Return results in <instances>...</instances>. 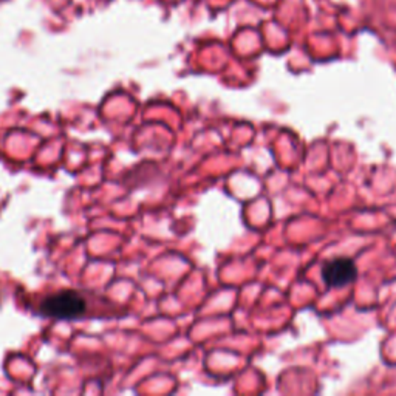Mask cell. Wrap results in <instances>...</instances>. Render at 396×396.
Returning a JSON list of instances; mask_svg holds the SVG:
<instances>
[{
    "label": "cell",
    "mask_w": 396,
    "mask_h": 396,
    "mask_svg": "<svg viewBox=\"0 0 396 396\" xmlns=\"http://www.w3.org/2000/svg\"><path fill=\"white\" fill-rule=\"evenodd\" d=\"M322 279L330 288L345 286L356 279V265L350 259H334L322 269Z\"/></svg>",
    "instance_id": "cell-2"
},
{
    "label": "cell",
    "mask_w": 396,
    "mask_h": 396,
    "mask_svg": "<svg viewBox=\"0 0 396 396\" xmlns=\"http://www.w3.org/2000/svg\"><path fill=\"white\" fill-rule=\"evenodd\" d=\"M39 311L53 319H78L86 315L87 301L76 291L64 290L48 296L40 302Z\"/></svg>",
    "instance_id": "cell-1"
}]
</instances>
